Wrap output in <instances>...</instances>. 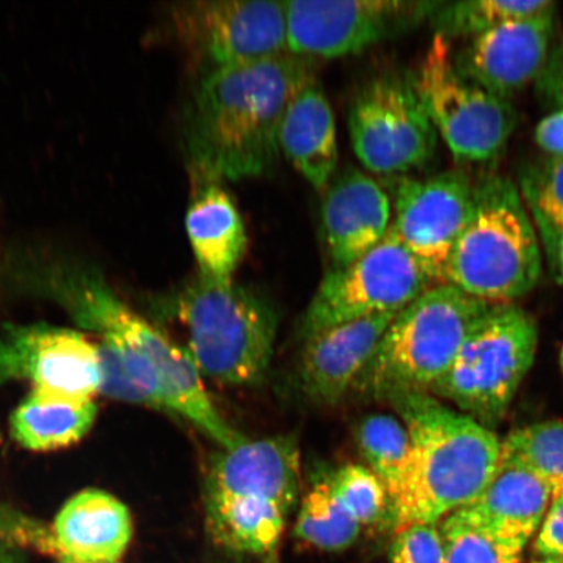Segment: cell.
Instances as JSON below:
<instances>
[{"label":"cell","instance_id":"1","mask_svg":"<svg viewBox=\"0 0 563 563\" xmlns=\"http://www.w3.org/2000/svg\"><path fill=\"white\" fill-rule=\"evenodd\" d=\"M313 79L312 59L290 53L203 75L186 123L188 156L201 178L236 181L269 170L287 106Z\"/></svg>","mask_w":563,"mask_h":563},{"label":"cell","instance_id":"2","mask_svg":"<svg viewBox=\"0 0 563 563\" xmlns=\"http://www.w3.org/2000/svg\"><path fill=\"white\" fill-rule=\"evenodd\" d=\"M410 433L411 453L399 490L389 501L394 531L440 525L473 503L498 466L501 441L492 429L452 410L426 391L387 397Z\"/></svg>","mask_w":563,"mask_h":563},{"label":"cell","instance_id":"3","mask_svg":"<svg viewBox=\"0 0 563 563\" xmlns=\"http://www.w3.org/2000/svg\"><path fill=\"white\" fill-rule=\"evenodd\" d=\"M47 290L82 328L115 338L150 358L166 411L191 422L223 450L246 440L211 400L187 350L126 306L102 278L91 272L58 271L48 278Z\"/></svg>","mask_w":563,"mask_h":563},{"label":"cell","instance_id":"4","mask_svg":"<svg viewBox=\"0 0 563 563\" xmlns=\"http://www.w3.org/2000/svg\"><path fill=\"white\" fill-rule=\"evenodd\" d=\"M540 273L538 238L516 186L501 176L478 183L445 284L489 305H510L537 286Z\"/></svg>","mask_w":563,"mask_h":563},{"label":"cell","instance_id":"5","mask_svg":"<svg viewBox=\"0 0 563 563\" xmlns=\"http://www.w3.org/2000/svg\"><path fill=\"white\" fill-rule=\"evenodd\" d=\"M489 302L450 284L435 285L396 316L354 389L387 398L440 382L488 313Z\"/></svg>","mask_w":563,"mask_h":563},{"label":"cell","instance_id":"6","mask_svg":"<svg viewBox=\"0 0 563 563\" xmlns=\"http://www.w3.org/2000/svg\"><path fill=\"white\" fill-rule=\"evenodd\" d=\"M187 347L203 378L230 387L262 383L273 357L278 319L246 288L197 277L175 301Z\"/></svg>","mask_w":563,"mask_h":563},{"label":"cell","instance_id":"7","mask_svg":"<svg viewBox=\"0 0 563 563\" xmlns=\"http://www.w3.org/2000/svg\"><path fill=\"white\" fill-rule=\"evenodd\" d=\"M538 349V327L514 305H493L431 390L490 428L503 419Z\"/></svg>","mask_w":563,"mask_h":563},{"label":"cell","instance_id":"8","mask_svg":"<svg viewBox=\"0 0 563 563\" xmlns=\"http://www.w3.org/2000/svg\"><path fill=\"white\" fill-rule=\"evenodd\" d=\"M413 80L438 135L455 158L487 162L508 144L516 111L462 73L445 35H434Z\"/></svg>","mask_w":563,"mask_h":563},{"label":"cell","instance_id":"9","mask_svg":"<svg viewBox=\"0 0 563 563\" xmlns=\"http://www.w3.org/2000/svg\"><path fill=\"white\" fill-rule=\"evenodd\" d=\"M435 285L390 227L375 249L323 277L302 320V336L365 317L398 314Z\"/></svg>","mask_w":563,"mask_h":563},{"label":"cell","instance_id":"10","mask_svg":"<svg viewBox=\"0 0 563 563\" xmlns=\"http://www.w3.org/2000/svg\"><path fill=\"white\" fill-rule=\"evenodd\" d=\"M349 131L357 159L375 174L422 167L438 146V131L407 75L384 74L365 82L351 102Z\"/></svg>","mask_w":563,"mask_h":563},{"label":"cell","instance_id":"11","mask_svg":"<svg viewBox=\"0 0 563 563\" xmlns=\"http://www.w3.org/2000/svg\"><path fill=\"white\" fill-rule=\"evenodd\" d=\"M174 24L207 73L288 53L285 2L197 0L176 7Z\"/></svg>","mask_w":563,"mask_h":563},{"label":"cell","instance_id":"12","mask_svg":"<svg viewBox=\"0 0 563 563\" xmlns=\"http://www.w3.org/2000/svg\"><path fill=\"white\" fill-rule=\"evenodd\" d=\"M285 4L287 52L309 59L362 53L433 11L429 3L400 0H291Z\"/></svg>","mask_w":563,"mask_h":563},{"label":"cell","instance_id":"13","mask_svg":"<svg viewBox=\"0 0 563 563\" xmlns=\"http://www.w3.org/2000/svg\"><path fill=\"white\" fill-rule=\"evenodd\" d=\"M13 382L63 397L93 399L101 385L97 344L76 330L45 323L0 328V384Z\"/></svg>","mask_w":563,"mask_h":563},{"label":"cell","instance_id":"14","mask_svg":"<svg viewBox=\"0 0 563 563\" xmlns=\"http://www.w3.org/2000/svg\"><path fill=\"white\" fill-rule=\"evenodd\" d=\"M474 195L473 183L457 172L398 183L391 228L439 284H445L449 258L473 211Z\"/></svg>","mask_w":563,"mask_h":563},{"label":"cell","instance_id":"15","mask_svg":"<svg viewBox=\"0 0 563 563\" xmlns=\"http://www.w3.org/2000/svg\"><path fill=\"white\" fill-rule=\"evenodd\" d=\"M554 11L510 21L471 38L457 67L490 93L508 100L540 76L549 59Z\"/></svg>","mask_w":563,"mask_h":563},{"label":"cell","instance_id":"16","mask_svg":"<svg viewBox=\"0 0 563 563\" xmlns=\"http://www.w3.org/2000/svg\"><path fill=\"white\" fill-rule=\"evenodd\" d=\"M396 316L365 317L307 338L300 378L308 397L335 405L354 389Z\"/></svg>","mask_w":563,"mask_h":563},{"label":"cell","instance_id":"17","mask_svg":"<svg viewBox=\"0 0 563 563\" xmlns=\"http://www.w3.org/2000/svg\"><path fill=\"white\" fill-rule=\"evenodd\" d=\"M389 196L361 170L342 173L322 202L323 241L335 267L347 266L383 242L391 227Z\"/></svg>","mask_w":563,"mask_h":563},{"label":"cell","instance_id":"18","mask_svg":"<svg viewBox=\"0 0 563 563\" xmlns=\"http://www.w3.org/2000/svg\"><path fill=\"white\" fill-rule=\"evenodd\" d=\"M58 563H119L129 548V508L108 492L87 489L63 506L52 526Z\"/></svg>","mask_w":563,"mask_h":563},{"label":"cell","instance_id":"19","mask_svg":"<svg viewBox=\"0 0 563 563\" xmlns=\"http://www.w3.org/2000/svg\"><path fill=\"white\" fill-rule=\"evenodd\" d=\"M552 493L519 464L503 460L473 503L456 510L505 544L525 551L528 541L540 530Z\"/></svg>","mask_w":563,"mask_h":563},{"label":"cell","instance_id":"20","mask_svg":"<svg viewBox=\"0 0 563 563\" xmlns=\"http://www.w3.org/2000/svg\"><path fill=\"white\" fill-rule=\"evenodd\" d=\"M186 229L199 276L220 285L234 284L249 239L234 201L217 181L208 180L195 197Z\"/></svg>","mask_w":563,"mask_h":563},{"label":"cell","instance_id":"21","mask_svg":"<svg viewBox=\"0 0 563 563\" xmlns=\"http://www.w3.org/2000/svg\"><path fill=\"white\" fill-rule=\"evenodd\" d=\"M278 143L279 151L314 188L330 185L338 165L336 125L332 106L316 79L288 103Z\"/></svg>","mask_w":563,"mask_h":563},{"label":"cell","instance_id":"22","mask_svg":"<svg viewBox=\"0 0 563 563\" xmlns=\"http://www.w3.org/2000/svg\"><path fill=\"white\" fill-rule=\"evenodd\" d=\"M96 418L93 399L33 389L11 415V434L20 446L32 452H53L86 438Z\"/></svg>","mask_w":563,"mask_h":563},{"label":"cell","instance_id":"23","mask_svg":"<svg viewBox=\"0 0 563 563\" xmlns=\"http://www.w3.org/2000/svg\"><path fill=\"white\" fill-rule=\"evenodd\" d=\"M290 511L274 504L206 499L210 537L230 551L265 554L276 551Z\"/></svg>","mask_w":563,"mask_h":563},{"label":"cell","instance_id":"24","mask_svg":"<svg viewBox=\"0 0 563 563\" xmlns=\"http://www.w3.org/2000/svg\"><path fill=\"white\" fill-rule=\"evenodd\" d=\"M362 530L363 527L336 498L327 477L307 493L295 523V537L325 552L350 548Z\"/></svg>","mask_w":563,"mask_h":563},{"label":"cell","instance_id":"25","mask_svg":"<svg viewBox=\"0 0 563 563\" xmlns=\"http://www.w3.org/2000/svg\"><path fill=\"white\" fill-rule=\"evenodd\" d=\"M357 443L367 468L383 483L390 499L397 495L411 453V439L404 421L375 413L357 429Z\"/></svg>","mask_w":563,"mask_h":563},{"label":"cell","instance_id":"26","mask_svg":"<svg viewBox=\"0 0 563 563\" xmlns=\"http://www.w3.org/2000/svg\"><path fill=\"white\" fill-rule=\"evenodd\" d=\"M499 456L530 471L547 485L552 498L563 495V421L517 429L501 441Z\"/></svg>","mask_w":563,"mask_h":563},{"label":"cell","instance_id":"27","mask_svg":"<svg viewBox=\"0 0 563 563\" xmlns=\"http://www.w3.org/2000/svg\"><path fill=\"white\" fill-rule=\"evenodd\" d=\"M554 11L551 0H468L434 11L439 33L446 38H474L499 25Z\"/></svg>","mask_w":563,"mask_h":563},{"label":"cell","instance_id":"28","mask_svg":"<svg viewBox=\"0 0 563 563\" xmlns=\"http://www.w3.org/2000/svg\"><path fill=\"white\" fill-rule=\"evenodd\" d=\"M445 563H519L523 551L493 538L460 511L441 520Z\"/></svg>","mask_w":563,"mask_h":563},{"label":"cell","instance_id":"29","mask_svg":"<svg viewBox=\"0 0 563 563\" xmlns=\"http://www.w3.org/2000/svg\"><path fill=\"white\" fill-rule=\"evenodd\" d=\"M334 495L362 527L376 525L389 509V497L378 477L362 464H346L327 477Z\"/></svg>","mask_w":563,"mask_h":563},{"label":"cell","instance_id":"30","mask_svg":"<svg viewBox=\"0 0 563 563\" xmlns=\"http://www.w3.org/2000/svg\"><path fill=\"white\" fill-rule=\"evenodd\" d=\"M391 563H445L439 525L417 523L396 532Z\"/></svg>","mask_w":563,"mask_h":563},{"label":"cell","instance_id":"31","mask_svg":"<svg viewBox=\"0 0 563 563\" xmlns=\"http://www.w3.org/2000/svg\"><path fill=\"white\" fill-rule=\"evenodd\" d=\"M534 210L548 228L563 235V157L548 162L543 172L534 176L531 188Z\"/></svg>","mask_w":563,"mask_h":563},{"label":"cell","instance_id":"32","mask_svg":"<svg viewBox=\"0 0 563 563\" xmlns=\"http://www.w3.org/2000/svg\"><path fill=\"white\" fill-rule=\"evenodd\" d=\"M534 551L544 559L563 560V495L552 498L534 541Z\"/></svg>","mask_w":563,"mask_h":563},{"label":"cell","instance_id":"33","mask_svg":"<svg viewBox=\"0 0 563 563\" xmlns=\"http://www.w3.org/2000/svg\"><path fill=\"white\" fill-rule=\"evenodd\" d=\"M537 141L541 150L552 154L553 158L563 157V108L539 123Z\"/></svg>","mask_w":563,"mask_h":563},{"label":"cell","instance_id":"34","mask_svg":"<svg viewBox=\"0 0 563 563\" xmlns=\"http://www.w3.org/2000/svg\"><path fill=\"white\" fill-rule=\"evenodd\" d=\"M540 82L547 95L563 108V47L549 56L548 63L540 75Z\"/></svg>","mask_w":563,"mask_h":563},{"label":"cell","instance_id":"35","mask_svg":"<svg viewBox=\"0 0 563 563\" xmlns=\"http://www.w3.org/2000/svg\"><path fill=\"white\" fill-rule=\"evenodd\" d=\"M0 563H24L20 555L12 551L11 545L0 543Z\"/></svg>","mask_w":563,"mask_h":563},{"label":"cell","instance_id":"36","mask_svg":"<svg viewBox=\"0 0 563 563\" xmlns=\"http://www.w3.org/2000/svg\"><path fill=\"white\" fill-rule=\"evenodd\" d=\"M532 563H563V560H559V559H543V560H540V561H537V562H532Z\"/></svg>","mask_w":563,"mask_h":563},{"label":"cell","instance_id":"37","mask_svg":"<svg viewBox=\"0 0 563 563\" xmlns=\"http://www.w3.org/2000/svg\"><path fill=\"white\" fill-rule=\"evenodd\" d=\"M561 264H562V273H563V235L561 236Z\"/></svg>","mask_w":563,"mask_h":563},{"label":"cell","instance_id":"38","mask_svg":"<svg viewBox=\"0 0 563 563\" xmlns=\"http://www.w3.org/2000/svg\"><path fill=\"white\" fill-rule=\"evenodd\" d=\"M561 361H562V368H563V349H562Z\"/></svg>","mask_w":563,"mask_h":563},{"label":"cell","instance_id":"39","mask_svg":"<svg viewBox=\"0 0 563 563\" xmlns=\"http://www.w3.org/2000/svg\"><path fill=\"white\" fill-rule=\"evenodd\" d=\"M65 563H73V562H65Z\"/></svg>","mask_w":563,"mask_h":563}]
</instances>
